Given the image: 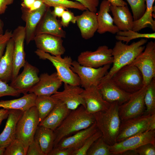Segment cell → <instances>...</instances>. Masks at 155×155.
Returning a JSON list of instances; mask_svg holds the SVG:
<instances>
[{"label":"cell","mask_w":155,"mask_h":155,"mask_svg":"<svg viewBox=\"0 0 155 155\" xmlns=\"http://www.w3.org/2000/svg\"><path fill=\"white\" fill-rule=\"evenodd\" d=\"M14 0H0V14L4 13L7 6L12 4Z\"/></svg>","instance_id":"obj_47"},{"label":"cell","mask_w":155,"mask_h":155,"mask_svg":"<svg viewBox=\"0 0 155 155\" xmlns=\"http://www.w3.org/2000/svg\"><path fill=\"white\" fill-rule=\"evenodd\" d=\"M107 0H103L100 5L99 9L97 14L98 33L102 34L106 32L117 34L119 30L114 23L113 18L109 13L111 5Z\"/></svg>","instance_id":"obj_24"},{"label":"cell","mask_w":155,"mask_h":155,"mask_svg":"<svg viewBox=\"0 0 155 155\" xmlns=\"http://www.w3.org/2000/svg\"><path fill=\"white\" fill-rule=\"evenodd\" d=\"M26 155H45L36 139L34 138L28 146Z\"/></svg>","instance_id":"obj_42"},{"label":"cell","mask_w":155,"mask_h":155,"mask_svg":"<svg viewBox=\"0 0 155 155\" xmlns=\"http://www.w3.org/2000/svg\"><path fill=\"white\" fill-rule=\"evenodd\" d=\"M126 0L131 9L134 21L139 20L143 16L145 11V0Z\"/></svg>","instance_id":"obj_38"},{"label":"cell","mask_w":155,"mask_h":155,"mask_svg":"<svg viewBox=\"0 0 155 155\" xmlns=\"http://www.w3.org/2000/svg\"><path fill=\"white\" fill-rule=\"evenodd\" d=\"M39 78L38 82L28 92L36 96H51L58 91L63 83L56 72L50 75L42 73Z\"/></svg>","instance_id":"obj_16"},{"label":"cell","mask_w":155,"mask_h":155,"mask_svg":"<svg viewBox=\"0 0 155 155\" xmlns=\"http://www.w3.org/2000/svg\"><path fill=\"white\" fill-rule=\"evenodd\" d=\"M76 18L82 37L85 40L92 38L98 28L96 13L87 9L82 14L76 16Z\"/></svg>","instance_id":"obj_25"},{"label":"cell","mask_w":155,"mask_h":155,"mask_svg":"<svg viewBox=\"0 0 155 155\" xmlns=\"http://www.w3.org/2000/svg\"><path fill=\"white\" fill-rule=\"evenodd\" d=\"M102 135L99 130L88 137L82 146L79 148L74 150L72 155H86V153L94 142Z\"/></svg>","instance_id":"obj_39"},{"label":"cell","mask_w":155,"mask_h":155,"mask_svg":"<svg viewBox=\"0 0 155 155\" xmlns=\"http://www.w3.org/2000/svg\"><path fill=\"white\" fill-rule=\"evenodd\" d=\"M74 150L71 148L61 149L54 147L49 155H72Z\"/></svg>","instance_id":"obj_46"},{"label":"cell","mask_w":155,"mask_h":155,"mask_svg":"<svg viewBox=\"0 0 155 155\" xmlns=\"http://www.w3.org/2000/svg\"><path fill=\"white\" fill-rule=\"evenodd\" d=\"M137 155H155V144L148 143L135 149Z\"/></svg>","instance_id":"obj_41"},{"label":"cell","mask_w":155,"mask_h":155,"mask_svg":"<svg viewBox=\"0 0 155 155\" xmlns=\"http://www.w3.org/2000/svg\"><path fill=\"white\" fill-rule=\"evenodd\" d=\"M146 86L133 93L126 102L119 106V114L121 121L144 115L146 107L144 97Z\"/></svg>","instance_id":"obj_11"},{"label":"cell","mask_w":155,"mask_h":155,"mask_svg":"<svg viewBox=\"0 0 155 155\" xmlns=\"http://www.w3.org/2000/svg\"><path fill=\"white\" fill-rule=\"evenodd\" d=\"M113 61L112 49L106 45L99 46L94 51L82 52L78 57V62L81 65L94 68L111 65Z\"/></svg>","instance_id":"obj_10"},{"label":"cell","mask_w":155,"mask_h":155,"mask_svg":"<svg viewBox=\"0 0 155 155\" xmlns=\"http://www.w3.org/2000/svg\"><path fill=\"white\" fill-rule=\"evenodd\" d=\"M57 101L51 96H37L35 106L38 112L40 122L49 115Z\"/></svg>","instance_id":"obj_32"},{"label":"cell","mask_w":155,"mask_h":155,"mask_svg":"<svg viewBox=\"0 0 155 155\" xmlns=\"http://www.w3.org/2000/svg\"><path fill=\"white\" fill-rule=\"evenodd\" d=\"M84 6L89 11L96 13L99 0H75Z\"/></svg>","instance_id":"obj_45"},{"label":"cell","mask_w":155,"mask_h":155,"mask_svg":"<svg viewBox=\"0 0 155 155\" xmlns=\"http://www.w3.org/2000/svg\"><path fill=\"white\" fill-rule=\"evenodd\" d=\"M147 41V39L143 38L129 45L120 41L116 42L112 49L113 66L104 77L111 78L121 68L130 64L144 51L145 47L144 45Z\"/></svg>","instance_id":"obj_3"},{"label":"cell","mask_w":155,"mask_h":155,"mask_svg":"<svg viewBox=\"0 0 155 155\" xmlns=\"http://www.w3.org/2000/svg\"><path fill=\"white\" fill-rule=\"evenodd\" d=\"M154 118L155 114L143 115L121 121L116 142H120L137 134L150 131L151 123Z\"/></svg>","instance_id":"obj_8"},{"label":"cell","mask_w":155,"mask_h":155,"mask_svg":"<svg viewBox=\"0 0 155 155\" xmlns=\"http://www.w3.org/2000/svg\"><path fill=\"white\" fill-rule=\"evenodd\" d=\"M86 155H111L110 145L102 136L94 142L87 151Z\"/></svg>","instance_id":"obj_35"},{"label":"cell","mask_w":155,"mask_h":155,"mask_svg":"<svg viewBox=\"0 0 155 155\" xmlns=\"http://www.w3.org/2000/svg\"><path fill=\"white\" fill-rule=\"evenodd\" d=\"M111 5L116 6H123L127 5V3L123 0H107Z\"/></svg>","instance_id":"obj_52"},{"label":"cell","mask_w":155,"mask_h":155,"mask_svg":"<svg viewBox=\"0 0 155 155\" xmlns=\"http://www.w3.org/2000/svg\"><path fill=\"white\" fill-rule=\"evenodd\" d=\"M48 7L61 6L66 8H71L81 11H85L87 9L80 3L69 0H41Z\"/></svg>","instance_id":"obj_36"},{"label":"cell","mask_w":155,"mask_h":155,"mask_svg":"<svg viewBox=\"0 0 155 155\" xmlns=\"http://www.w3.org/2000/svg\"><path fill=\"white\" fill-rule=\"evenodd\" d=\"M95 121L93 114L88 113L82 105L71 110L60 125L54 131V147L63 138L87 128Z\"/></svg>","instance_id":"obj_1"},{"label":"cell","mask_w":155,"mask_h":155,"mask_svg":"<svg viewBox=\"0 0 155 155\" xmlns=\"http://www.w3.org/2000/svg\"><path fill=\"white\" fill-rule=\"evenodd\" d=\"M40 123L38 112L35 106L25 111L17 124L16 138L28 148L34 139Z\"/></svg>","instance_id":"obj_6"},{"label":"cell","mask_w":155,"mask_h":155,"mask_svg":"<svg viewBox=\"0 0 155 155\" xmlns=\"http://www.w3.org/2000/svg\"><path fill=\"white\" fill-rule=\"evenodd\" d=\"M48 6L44 3L37 10L30 11L27 9L21 7L22 18L26 23L25 40L27 44L34 40L36 36V30L39 23L46 11Z\"/></svg>","instance_id":"obj_21"},{"label":"cell","mask_w":155,"mask_h":155,"mask_svg":"<svg viewBox=\"0 0 155 155\" xmlns=\"http://www.w3.org/2000/svg\"><path fill=\"white\" fill-rule=\"evenodd\" d=\"M9 110L5 127L0 134V147L5 148L16 139L17 124L24 112L19 110Z\"/></svg>","instance_id":"obj_23"},{"label":"cell","mask_w":155,"mask_h":155,"mask_svg":"<svg viewBox=\"0 0 155 155\" xmlns=\"http://www.w3.org/2000/svg\"><path fill=\"white\" fill-rule=\"evenodd\" d=\"M28 148L16 138L5 148L4 155H26Z\"/></svg>","instance_id":"obj_37"},{"label":"cell","mask_w":155,"mask_h":155,"mask_svg":"<svg viewBox=\"0 0 155 155\" xmlns=\"http://www.w3.org/2000/svg\"><path fill=\"white\" fill-rule=\"evenodd\" d=\"M5 148L0 147V155H4Z\"/></svg>","instance_id":"obj_55"},{"label":"cell","mask_w":155,"mask_h":155,"mask_svg":"<svg viewBox=\"0 0 155 155\" xmlns=\"http://www.w3.org/2000/svg\"><path fill=\"white\" fill-rule=\"evenodd\" d=\"M52 11L53 14L56 17L60 18L66 8L61 6H57L54 7Z\"/></svg>","instance_id":"obj_48"},{"label":"cell","mask_w":155,"mask_h":155,"mask_svg":"<svg viewBox=\"0 0 155 155\" xmlns=\"http://www.w3.org/2000/svg\"><path fill=\"white\" fill-rule=\"evenodd\" d=\"M23 67L22 72L11 81L10 85L20 94H25L39 81V70L26 61Z\"/></svg>","instance_id":"obj_14"},{"label":"cell","mask_w":155,"mask_h":155,"mask_svg":"<svg viewBox=\"0 0 155 155\" xmlns=\"http://www.w3.org/2000/svg\"><path fill=\"white\" fill-rule=\"evenodd\" d=\"M110 9L114 23L119 31L132 30L134 20L127 5L116 6L111 5Z\"/></svg>","instance_id":"obj_27"},{"label":"cell","mask_w":155,"mask_h":155,"mask_svg":"<svg viewBox=\"0 0 155 155\" xmlns=\"http://www.w3.org/2000/svg\"><path fill=\"white\" fill-rule=\"evenodd\" d=\"M61 18V23L63 27H67L70 22L73 24L76 23V16L70 11L65 10Z\"/></svg>","instance_id":"obj_43"},{"label":"cell","mask_w":155,"mask_h":155,"mask_svg":"<svg viewBox=\"0 0 155 155\" xmlns=\"http://www.w3.org/2000/svg\"><path fill=\"white\" fill-rule=\"evenodd\" d=\"M137 67L141 73L144 85L147 86L155 78V42H148L144 51L131 63Z\"/></svg>","instance_id":"obj_7"},{"label":"cell","mask_w":155,"mask_h":155,"mask_svg":"<svg viewBox=\"0 0 155 155\" xmlns=\"http://www.w3.org/2000/svg\"><path fill=\"white\" fill-rule=\"evenodd\" d=\"M83 90L80 86L64 83L63 91H57L51 96L62 102L71 110H75L81 105L86 108L85 103L81 95Z\"/></svg>","instance_id":"obj_15"},{"label":"cell","mask_w":155,"mask_h":155,"mask_svg":"<svg viewBox=\"0 0 155 155\" xmlns=\"http://www.w3.org/2000/svg\"><path fill=\"white\" fill-rule=\"evenodd\" d=\"M36 96L33 93H29L18 98L1 100L0 101V108L7 109L19 110L24 112L35 106Z\"/></svg>","instance_id":"obj_29"},{"label":"cell","mask_w":155,"mask_h":155,"mask_svg":"<svg viewBox=\"0 0 155 155\" xmlns=\"http://www.w3.org/2000/svg\"><path fill=\"white\" fill-rule=\"evenodd\" d=\"M34 40L38 49L55 56H61L65 52L61 37L48 34L35 36Z\"/></svg>","instance_id":"obj_19"},{"label":"cell","mask_w":155,"mask_h":155,"mask_svg":"<svg viewBox=\"0 0 155 155\" xmlns=\"http://www.w3.org/2000/svg\"><path fill=\"white\" fill-rule=\"evenodd\" d=\"M115 36L118 41L125 42L127 44L130 41L135 39L142 38H155V33H140L132 30L125 31H119Z\"/></svg>","instance_id":"obj_34"},{"label":"cell","mask_w":155,"mask_h":155,"mask_svg":"<svg viewBox=\"0 0 155 155\" xmlns=\"http://www.w3.org/2000/svg\"><path fill=\"white\" fill-rule=\"evenodd\" d=\"M103 98L111 103L117 102L120 105L127 101L132 94L122 90L112 81L104 77L97 86Z\"/></svg>","instance_id":"obj_17"},{"label":"cell","mask_w":155,"mask_h":155,"mask_svg":"<svg viewBox=\"0 0 155 155\" xmlns=\"http://www.w3.org/2000/svg\"><path fill=\"white\" fill-rule=\"evenodd\" d=\"M111 65L98 68L86 67L80 65L77 61H73L71 69L78 76L80 85L84 89L92 86H97L107 73Z\"/></svg>","instance_id":"obj_9"},{"label":"cell","mask_w":155,"mask_h":155,"mask_svg":"<svg viewBox=\"0 0 155 155\" xmlns=\"http://www.w3.org/2000/svg\"><path fill=\"white\" fill-rule=\"evenodd\" d=\"M36 0H22L21 4L22 7L29 9Z\"/></svg>","instance_id":"obj_50"},{"label":"cell","mask_w":155,"mask_h":155,"mask_svg":"<svg viewBox=\"0 0 155 155\" xmlns=\"http://www.w3.org/2000/svg\"><path fill=\"white\" fill-rule=\"evenodd\" d=\"M86 104V109L89 113L106 111L111 103L105 100L99 92L97 86H92L84 89L81 94Z\"/></svg>","instance_id":"obj_20"},{"label":"cell","mask_w":155,"mask_h":155,"mask_svg":"<svg viewBox=\"0 0 155 155\" xmlns=\"http://www.w3.org/2000/svg\"><path fill=\"white\" fill-rule=\"evenodd\" d=\"M44 3L41 0H36L28 10L31 11L40 8Z\"/></svg>","instance_id":"obj_49"},{"label":"cell","mask_w":155,"mask_h":155,"mask_svg":"<svg viewBox=\"0 0 155 155\" xmlns=\"http://www.w3.org/2000/svg\"><path fill=\"white\" fill-rule=\"evenodd\" d=\"M50 8L48 7L37 26L35 35L48 34L65 38L66 33L63 29L61 21L57 18Z\"/></svg>","instance_id":"obj_18"},{"label":"cell","mask_w":155,"mask_h":155,"mask_svg":"<svg viewBox=\"0 0 155 155\" xmlns=\"http://www.w3.org/2000/svg\"><path fill=\"white\" fill-rule=\"evenodd\" d=\"M20 94L7 83L0 80V97L5 96L18 97Z\"/></svg>","instance_id":"obj_40"},{"label":"cell","mask_w":155,"mask_h":155,"mask_svg":"<svg viewBox=\"0 0 155 155\" xmlns=\"http://www.w3.org/2000/svg\"><path fill=\"white\" fill-rule=\"evenodd\" d=\"M14 43L11 37L7 44L5 51L0 59V80L6 83L11 80Z\"/></svg>","instance_id":"obj_28"},{"label":"cell","mask_w":155,"mask_h":155,"mask_svg":"<svg viewBox=\"0 0 155 155\" xmlns=\"http://www.w3.org/2000/svg\"><path fill=\"white\" fill-rule=\"evenodd\" d=\"M9 110L5 108L0 109V125L2 121L7 118Z\"/></svg>","instance_id":"obj_51"},{"label":"cell","mask_w":155,"mask_h":155,"mask_svg":"<svg viewBox=\"0 0 155 155\" xmlns=\"http://www.w3.org/2000/svg\"><path fill=\"white\" fill-rule=\"evenodd\" d=\"M11 31L7 30L2 34L0 35V59L1 58L9 40L12 36Z\"/></svg>","instance_id":"obj_44"},{"label":"cell","mask_w":155,"mask_h":155,"mask_svg":"<svg viewBox=\"0 0 155 155\" xmlns=\"http://www.w3.org/2000/svg\"><path fill=\"white\" fill-rule=\"evenodd\" d=\"M40 59H47L53 64L56 69L58 75L64 83L80 86V80L78 75L71 69L73 61L71 57L55 56L38 49L35 51Z\"/></svg>","instance_id":"obj_5"},{"label":"cell","mask_w":155,"mask_h":155,"mask_svg":"<svg viewBox=\"0 0 155 155\" xmlns=\"http://www.w3.org/2000/svg\"><path fill=\"white\" fill-rule=\"evenodd\" d=\"M155 0H145L146 9L143 16L139 20L134 21L132 30L139 32L145 28L150 27L155 31V21L153 18L155 6L153 5Z\"/></svg>","instance_id":"obj_31"},{"label":"cell","mask_w":155,"mask_h":155,"mask_svg":"<svg viewBox=\"0 0 155 155\" xmlns=\"http://www.w3.org/2000/svg\"><path fill=\"white\" fill-rule=\"evenodd\" d=\"M34 138L39 142L45 155H49L54 147L55 135L54 131L38 125L36 131Z\"/></svg>","instance_id":"obj_30"},{"label":"cell","mask_w":155,"mask_h":155,"mask_svg":"<svg viewBox=\"0 0 155 155\" xmlns=\"http://www.w3.org/2000/svg\"><path fill=\"white\" fill-rule=\"evenodd\" d=\"M98 130L95 121L87 128L63 138L54 147L71 148L74 151L80 148L88 137Z\"/></svg>","instance_id":"obj_22"},{"label":"cell","mask_w":155,"mask_h":155,"mask_svg":"<svg viewBox=\"0 0 155 155\" xmlns=\"http://www.w3.org/2000/svg\"><path fill=\"white\" fill-rule=\"evenodd\" d=\"M123 155H137V154L135 150H129L125 151L122 153Z\"/></svg>","instance_id":"obj_53"},{"label":"cell","mask_w":155,"mask_h":155,"mask_svg":"<svg viewBox=\"0 0 155 155\" xmlns=\"http://www.w3.org/2000/svg\"><path fill=\"white\" fill-rule=\"evenodd\" d=\"M71 110L62 102L58 100L49 115L39 125L55 131L61 123Z\"/></svg>","instance_id":"obj_26"},{"label":"cell","mask_w":155,"mask_h":155,"mask_svg":"<svg viewBox=\"0 0 155 155\" xmlns=\"http://www.w3.org/2000/svg\"><path fill=\"white\" fill-rule=\"evenodd\" d=\"M148 143L155 144V130H150L130 137L110 145L111 155H120L125 151L135 150Z\"/></svg>","instance_id":"obj_12"},{"label":"cell","mask_w":155,"mask_h":155,"mask_svg":"<svg viewBox=\"0 0 155 155\" xmlns=\"http://www.w3.org/2000/svg\"><path fill=\"white\" fill-rule=\"evenodd\" d=\"M25 37V28L23 26H18L12 33V38L14 41V46L11 81L15 79L18 75L20 70L23 67L26 61L24 50Z\"/></svg>","instance_id":"obj_13"},{"label":"cell","mask_w":155,"mask_h":155,"mask_svg":"<svg viewBox=\"0 0 155 155\" xmlns=\"http://www.w3.org/2000/svg\"><path fill=\"white\" fill-rule=\"evenodd\" d=\"M111 79L122 90L131 94L137 92L144 86L141 73L137 67L131 64L119 70Z\"/></svg>","instance_id":"obj_4"},{"label":"cell","mask_w":155,"mask_h":155,"mask_svg":"<svg viewBox=\"0 0 155 155\" xmlns=\"http://www.w3.org/2000/svg\"><path fill=\"white\" fill-rule=\"evenodd\" d=\"M3 23L0 19V35L3 34L4 32L3 31Z\"/></svg>","instance_id":"obj_54"},{"label":"cell","mask_w":155,"mask_h":155,"mask_svg":"<svg viewBox=\"0 0 155 155\" xmlns=\"http://www.w3.org/2000/svg\"><path fill=\"white\" fill-rule=\"evenodd\" d=\"M119 104L117 102L111 103L106 110L93 114L95 122L102 137L109 145L116 143L121 121L119 114Z\"/></svg>","instance_id":"obj_2"},{"label":"cell","mask_w":155,"mask_h":155,"mask_svg":"<svg viewBox=\"0 0 155 155\" xmlns=\"http://www.w3.org/2000/svg\"><path fill=\"white\" fill-rule=\"evenodd\" d=\"M144 102L146 109L144 115L155 114V78L146 86Z\"/></svg>","instance_id":"obj_33"}]
</instances>
